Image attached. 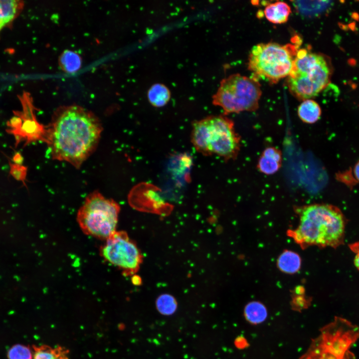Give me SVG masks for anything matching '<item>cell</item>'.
<instances>
[{
    "mask_svg": "<svg viewBox=\"0 0 359 359\" xmlns=\"http://www.w3.org/2000/svg\"><path fill=\"white\" fill-rule=\"evenodd\" d=\"M102 131L93 113L77 105L63 106L54 113L44 141L53 159L79 168L96 150Z\"/></svg>",
    "mask_w": 359,
    "mask_h": 359,
    "instance_id": "1",
    "label": "cell"
},
{
    "mask_svg": "<svg viewBox=\"0 0 359 359\" xmlns=\"http://www.w3.org/2000/svg\"><path fill=\"white\" fill-rule=\"evenodd\" d=\"M299 222L289 235L303 247L315 245L336 248L343 243L346 218L339 208L329 204L316 203L298 210Z\"/></svg>",
    "mask_w": 359,
    "mask_h": 359,
    "instance_id": "2",
    "label": "cell"
},
{
    "mask_svg": "<svg viewBox=\"0 0 359 359\" xmlns=\"http://www.w3.org/2000/svg\"><path fill=\"white\" fill-rule=\"evenodd\" d=\"M191 142L202 155H215L226 161L235 160L241 147L240 136L233 121L224 115H210L194 121Z\"/></svg>",
    "mask_w": 359,
    "mask_h": 359,
    "instance_id": "3",
    "label": "cell"
},
{
    "mask_svg": "<svg viewBox=\"0 0 359 359\" xmlns=\"http://www.w3.org/2000/svg\"><path fill=\"white\" fill-rule=\"evenodd\" d=\"M331 74V65L326 56L301 49L297 52L286 84L297 99H311L328 85Z\"/></svg>",
    "mask_w": 359,
    "mask_h": 359,
    "instance_id": "4",
    "label": "cell"
},
{
    "mask_svg": "<svg viewBox=\"0 0 359 359\" xmlns=\"http://www.w3.org/2000/svg\"><path fill=\"white\" fill-rule=\"evenodd\" d=\"M297 51L295 44H257L249 54L248 69L255 76L275 83L289 75Z\"/></svg>",
    "mask_w": 359,
    "mask_h": 359,
    "instance_id": "5",
    "label": "cell"
},
{
    "mask_svg": "<svg viewBox=\"0 0 359 359\" xmlns=\"http://www.w3.org/2000/svg\"><path fill=\"white\" fill-rule=\"evenodd\" d=\"M120 210L115 200L94 191L86 197L76 220L84 234L105 241L116 231Z\"/></svg>",
    "mask_w": 359,
    "mask_h": 359,
    "instance_id": "6",
    "label": "cell"
},
{
    "mask_svg": "<svg viewBox=\"0 0 359 359\" xmlns=\"http://www.w3.org/2000/svg\"><path fill=\"white\" fill-rule=\"evenodd\" d=\"M261 94L260 84L255 78L236 73L220 81L212 102L225 114L253 112L258 108Z\"/></svg>",
    "mask_w": 359,
    "mask_h": 359,
    "instance_id": "7",
    "label": "cell"
},
{
    "mask_svg": "<svg viewBox=\"0 0 359 359\" xmlns=\"http://www.w3.org/2000/svg\"><path fill=\"white\" fill-rule=\"evenodd\" d=\"M100 254L126 276L135 274L142 260L136 244L123 231H116L110 236L100 247Z\"/></svg>",
    "mask_w": 359,
    "mask_h": 359,
    "instance_id": "8",
    "label": "cell"
},
{
    "mask_svg": "<svg viewBox=\"0 0 359 359\" xmlns=\"http://www.w3.org/2000/svg\"><path fill=\"white\" fill-rule=\"evenodd\" d=\"M359 339V326L336 317L321 329L320 335L312 341L330 352L345 356Z\"/></svg>",
    "mask_w": 359,
    "mask_h": 359,
    "instance_id": "9",
    "label": "cell"
},
{
    "mask_svg": "<svg viewBox=\"0 0 359 359\" xmlns=\"http://www.w3.org/2000/svg\"><path fill=\"white\" fill-rule=\"evenodd\" d=\"M22 110L14 112V115L22 120L20 128L15 131H8L15 138L16 144L22 141H25V144L30 142L42 140L44 141L46 130L37 121L34 114V107L32 100L28 93L23 92L19 98Z\"/></svg>",
    "mask_w": 359,
    "mask_h": 359,
    "instance_id": "10",
    "label": "cell"
},
{
    "mask_svg": "<svg viewBox=\"0 0 359 359\" xmlns=\"http://www.w3.org/2000/svg\"><path fill=\"white\" fill-rule=\"evenodd\" d=\"M282 162L281 152L275 147H268L260 155L257 167L260 172L266 175H271L279 171Z\"/></svg>",
    "mask_w": 359,
    "mask_h": 359,
    "instance_id": "11",
    "label": "cell"
},
{
    "mask_svg": "<svg viewBox=\"0 0 359 359\" xmlns=\"http://www.w3.org/2000/svg\"><path fill=\"white\" fill-rule=\"evenodd\" d=\"M291 12L290 6L284 1L269 3L264 10V14L266 19L274 24H282L287 22Z\"/></svg>",
    "mask_w": 359,
    "mask_h": 359,
    "instance_id": "12",
    "label": "cell"
},
{
    "mask_svg": "<svg viewBox=\"0 0 359 359\" xmlns=\"http://www.w3.org/2000/svg\"><path fill=\"white\" fill-rule=\"evenodd\" d=\"M23 2L17 0H0V32L18 15Z\"/></svg>",
    "mask_w": 359,
    "mask_h": 359,
    "instance_id": "13",
    "label": "cell"
},
{
    "mask_svg": "<svg viewBox=\"0 0 359 359\" xmlns=\"http://www.w3.org/2000/svg\"><path fill=\"white\" fill-rule=\"evenodd\" d=\"M301 258L296 252L286 250L279 256L277 260V266L279 270L288 274L298 272L301 266Z\"/></svg>",
    "mask_w": 359,
    "mask_h": 359,
    "instance_id": "14",
    "label": "cell"
},
{
    "mask_svg": "<svg viewBox=\"0 0 359 359\" xmlns=\"http://www.w3.org/2000/svg\"><path fill=\"white\" fill-rule=\"evenodd\" d=\"M321 109L319 104L312 99L302 101L297 110L300 119L306 124H313L319 120L321 115Z\"/></svg>",
    "mask_w": 359,
    "mask_h": 359,
    "instance_id": "15",
    "label": "cell"
},
{
    "mask_svg": "<svg viewBox=\"0 0 359 359\" xmlns=\"http://www.w3.org/2000/svg\"><path fill=\"white\" fill-rule=\"evenodd\" d=\"M299 359H356V358L350 351L345 356H340L327 351L312 342L307 351Z\"/></svg>",
    "mask_w": 359,
    "mask_h": 359,
    "instance_id": "16",
    "label": "cell"
},
{
    "mask_svg": "<svg viewBox=\"0 0 359 359\" xmlns=\"http://www.w3.org/2000/svg\"><path fill=\"white\" fill-rule=\"evenodd\" d=\"M171 98L169 88L161 83L153 84L148 91V99L150 104L157 108L165 106Z\"/></svg>",
    "mask_w": 359,
    "mask_h": 359,
    "instance_id": "17",
    "label": "cell"
},
{
    "mask_svg": "<svg viewBox=\"0 0 359 359\" xmlns=\"http://www.w3.org/2000/svg\"><path fill=\"white\" fill-rule=\"evenodd\" d=\"M244 315L248 322L253 324H260L267 318V310L262 303L254 301L245 306Z\"/></svg>",
    "mask_w": 359,
    "mask_h": 359,
    "instance_id": "18",
    "label": "cell"
},
{
    "mask_svg": "<svg viewBox=\"0 0 359 359\" xmlns=\"http://www.w3.org/2000/svg\"><path fill=\"white\" fill-rule=\"evenodd\" d=\"M59 62L62 69L68 73L76 72L82 65L80 56L77 52L69 50H66L61 53Z\"/></svg>",
    "mask_w": 359,
    "mask_h": 359,
    "instance_id": "19",
    "label": "cell"
},
{
    "mask_svg": "<svg viewBox=\"0 0 359 359\" xmlns=\"http://www.w3.org/2000/svg\"><path fill=\"white\" fill-rule=\"evenodd\" d=\"M156 306L161 313L164 315H171L176 310L177 303L173 296L164 294L157 298Z\"/></svg>",
    "mask_w": 359,
    "mask_h": 359,
    "instance_id": "20",
    "label": "cell"
},
{
    "mask_svg": "<svg viewBox=\"0 0 359 359\" xmlns=\"http://www.w3.org/2000/svg\"><path fill=\"white\" fill-rule=\"evenodd\" d=\"M8 359H33V353L30 348L22 344H15L7 352Z\"/></svg>",
    "mask_w": 359,
    "mask_h": 359,
    "instance_id": "21",
    "label": "cell"
},
{
    "mask_svg": "<svg viewBox=\"0 0 359 359\" xmlns=\"http://www.w3.org/2000/svg\"><path fill=\"white\" fill-rule=\"evenodd\" d=\"M292 297L291 306L293 310L301 312L307 309L310 305L311 299H308L304 296V293H295Z\"/></svg>",
    "mask_w": 359,
    "mask_h": 359,
    "instance_id": "22",
    "label": "cell"
},
{
    "mask_svg": "<svg viewBox=\"0 0 359 359\" xmlns=\"http://www.w3.org/2000/svg\"><path fill=\"white\" fill-rule=\"evenodd\" d=\"M10 174L17 180L21 181L24 185L27 169L25 166L11 163L9 161Z\"/></svg>",
    "mask_w": 359,
    "mask_h": 359,
    "instance_id": "23",
    "label": "cell"
},
{
    "mask_svg": "<svg viewBox=\"0 0 359 359\" xmlns=\"http://www.w3.org/2000/svg\"><path fill=\"white\" fill-rule=\"evenodd\" d=\"M69 351L64 347L57 346L55 347V351L53 356L50 359H69L68 354Z\"/></svg>",
    "mask_w": 359,
    "mask_h": 359,
    "instance_id": "24",
    "label": "cell"
},
{
    "mask_svg": "<svg viewBox=\"0 0 359 359\" xmlns=\"http://www.w3.org/2000/svg\"><path fill=\"white\" fill-rule=\"evenodd\" d=\"M349 247L355 254L354 264L359 270V241L351 244Z\"/></svg>",
    "mask_w": 359,
    "mask_h": 359,
    "instance_id": "25",
    "label": "cell"
},
{
    "mask_svg": "<svg viewBox=\"0 0 359 359\" xmlns=\"http://www.w3.org/2000/svg\"><path fill=\"white\" fill-rule=\"evenodd\" d=\"M235 344V346L240 349H244L248 346V342L247 340L242 337H239L236 339Z\"/></svg>",
    "mask_w": 359,
    "mask_h": 359,
    "instance_id": "26",
    "label": "cell"
},
{
    "mask_svg": "<svg viewBox=\"0 0 359 359\" xmlns=\"http://www.w3.org/2000/svg\"><path fill=\"white\" fill-rule=\"evenodd\" d=\"M23 158L20 153L16 152L12 158V162L14 164L22 165Z\"/></svg>",
    "mask_w": 359,
    "mask_h": 359,
    "instance_id": "27",
    "label": "cell"
},
{
    "mask_svg": "<svg viewBox=\"0 0 359 359\" xmlns=\"http://www.w3.org/2000/svg\"><path fill=\"white\" fill-rule=\"evenodd\" d=\"M354 174L356 179L359 182V161L355 166L354 169Z\"/></svg>",
    "mask_w": 359,
    "mask_h": 359,
    "instance_id": "28",
    "label": "cell"
},
{
    "mask_svg": "<svg viewBox=\"0 0 359 359\" xmlns=\"http://www.w3.org/2000/svg\"><path fill=\"white\" fill-rule=\"evenodd\" d=\"M132 281L133 284L136 285H140L141 283L140 278L138 276H134L132 278Z\"/></svg>",
    "mask_w": 359,
    "mask_h": 359,
    "instance_id": "29",
    "label": "cell"
}]
</instances>
